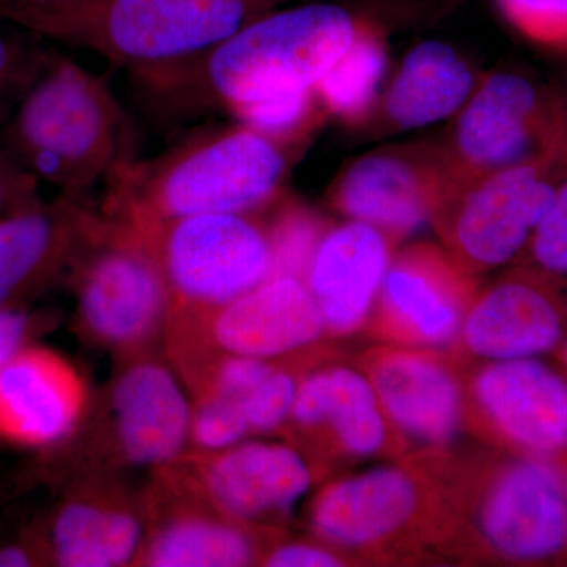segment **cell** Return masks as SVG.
Here are the masks:
<instances>
[{"mask_svg": "<svg viewBox=\"0 0 567 567\" xmlns=\"http://www.w3.org/2000/svg\"><path fill=\"white\" fill-rule=\"evenodd\" d=\"M394 245L382 230L350 219L324 233L305 282L328 336L347 338L369 323Z\"/></svg>", "mask_w": 567, "mask_h": 567, "instance_id": "19", "label": "cell"}, {"mask_svg": "<svg viewBox=\"0 0 567 567\" xmlns=\"http://www.w3.org/2000/svg\"><path fill=\"white\" fill-rule=\"evenodd\" d=\"M204 320L208 344L219 354L278 360L316 346L327 334L308 286L293 276H271Z\"/></svg>", "mask_w": 567, "mask_h": 567, "instance_id": "17", "label": "cell"}, {"mask_svg": "<svg viewBox=\"0 0 567 567\" xmlns=\"http://www.w3.org/2000/svg\"><path fill=\"white\" fill-rule=\"evenodd\" d=\"M331 224L305 205H287L267 226L274 275L293 276L305 281L317 246Z\"/></svg>", "mask_w": 567, "mask_h": 567, "instance_id": "27", "label": "cell"}, {"mask_svg": "<svg viewBox=\"0 0 567 567\" xmlns=\"http://www.w3.org/2000/svg\"><path fill=\"white\" fill-rule=\"evenodd\" d=\"M477 290L443 246L417 244L393 254L372 309V334L390 346L440 350L457 346Z\"/></svg>", "mask_w": 567, "mask_h": 567, "instance_id": "11", "label": "cell"}, {"mask_svg": "<svg viewBox=\"0 0 567 567\" xmlns=\"http://www.w3.org/2000/svg\"><path fill=\"white\" fill-rule=\"evenodd\" d=\"M84 406L81 377L54 353L20 350L0 368V435L13 442H58L70 434Z\"/></svg>", "mask_w": 567, "mask_h": 567, "instance_id": "21", "label": "cell"}, {"mask_svg": "<svg viewBox=\"0 0 567 567\" xmlns=\"http://www.w3.org/2000/svg\"><path fill=\"white\" fill-rule=\"evenodd\" d=\"M39 181L0 147V218L39 204Z\"/></svg>", "mask_w": 567, "mask_h": 567, "instance_id": "33", "label": "cell"}, {"mask_svg": "<svg viewBox=\"0 0 567 567\" xmlns=\"http://www.w3.org/2000/svg\"><path fill=\"white\" fill-rule=\"evenodd\" d=\"M48 58L50 52L17 33L0 29V121L9 117L22 92L39 74Z\"/></svg>", "mask_w": 567, "mask_h": 567, "instance_id": "31", "label": "cell"}, {"mask_svg": "<svg viewBox=\"0 0 567 567\" xmlns=\"http://www.w3.org/2000/svg\"><path fill=\"white\" fill-rule=\"evenodd\" d=\"M193 406L174 372L159 360H137L115 380L112 416L123 456L164 465L185 450Z\"/></svg>", "mask_w": 567, "mask_h": 567, "instance_id": "20", "label": "cell"}, {"mask_svg": "<svg viewBox=\"0 0 567 567\" xmlns=\"http://www.w3.org/2000/svg\"><path fill=\"white\" fill-rule=\"evenodd\" d=\"M522 35L546 47L567 48V0H498Z\"/></svg>", "mask_w": 567, "mask_h": 567, "instance_id": "32", "label": "cell"}, {"mask_svg": "<svg viewBox=\"0 0 567 567\" xmlns=\"http://www.w3.org/2000/svg\"><path fill=\"white\" fill-rule=\"evenodd\" d=\"M54 554L65 567H117L140 558V517L125 506L96 498L70 503L54 525Z\"/></svg>", "mask_w": 567, "mask_h": 567, "instance_id": "25", "label": "cell"}, {"mask_svg": "<svg viewBox=\"0 0 567 567\" xmlns=\"http://www.w3.org/2000/svg\"><path fill=\"white\" fill-rule=\"evenodd\" d=\"M567 50V48H566ZM563 89V92H565V95H566V99H567V76H566V81H565V87H561Z\"/></svg>", "mask_w": 567, "mask_h": 567, "instance_id": "40", "label": "cell"}, {"mask_svg": "<svg viewBox=\"0 0 567 567\" xmlns=\"http://www.w3.org/2000/svg\"><path fill=\"white\" fill-rule=\"evenodd\" d=\"M134 227L158 260L173 311L181 308L185 317L210 315L274 275L267 226L252 215L213 213Z\"/></svg>", "mask_w": 567, "mask_h": 567, "instance_id": "8", "label": "cell"}, {"mask_svg": "<svg viewBox=\"0 0 567 567\" xmlns=\"http://www.w3.org/2000/svg\"><path fill=\"white\" fill-rule=\"evenodd\" d=\"M358 368L374 386L402 445L440 454L466 421V386L451 358L440 350L380 346Z\"/></svg>", "mask_w": 567, "mask_h": 567, "instance_id": "13", "label": "cell"}, {"mask_svg": "<svg viewBox=\"0 0 567 567\" xmlns=\"http://www.w3.org/2000/svg\"><path fill=\"white\" fill-rule=\"evenodd\" d=\"M309 524L324 544L342 550H383L423 528L445 536L434 473L406 465L379 466L328 484L312 499Z\"/></svg>", "mask_w": 567, "mask_h": 567, "instance_id": "10", "label": "cell"}, {"mask_svg": "<svg viewBox=\"0 0 567 567\" xmlns=\"http://www.w3.org/2000/svg\"><path fill=\"white\" fill-rule=\"evenodd\" d=\"M563 484H565V494L567 498V462L563 464Z\"/></svg>", "mask_w": 567, "mask_h": 567, "instance_id": "39", "label": "cell"}, {"mask_svg": "<svg viewBox=\"0 0 567 567\" xmlns=\"http://www.w3.org/2000/svg\"><path fill=\"white\" fill-rule=\"evenodd\" d=\"M284 0H71L17 14L25 31L102 55L134 78L194 61Z\"/></svg>", "mask_w": 567, "mask_h": 567, "instance_id": "4", "label": "cell"}, {"mask_svg": "<svg viewBox=\"0 0 567 567\" xmlns=\"http://www.w3.org/2000/svg\"><path fill=\"white\" fill-rule=\"evenodd\" d=\"M466 410L507 453L567 456V377L537 358L477 369L466 388Z\"/></svg>", "mask_w": 567, "mask_h": 567, "instance_id": "12", "label": "cell"}, {"mask_svg": "<svg viewBox=\"0 0 567 567\" xmlns=\"http://www.w3.org/2000/svg\"><path fill=\"white\" fill-rule=\"evenodd\" d=\"M514 267L532 271L567 295V175L527 251Z\"/></svg>", "mask_w": 567, "mask_h": 567, "instance_id": "28", "label": "cell"}, {"mask_svg": "<svg viewBox=\"0 0 567 567\" xmlns=\"http://www.w3.org/2000/svg\"><path fill=\"white\" fill-rule=\"evenodd\" d=\"M559 353H561V363L563 368H565V374L567 377V333L565 336V341H563L561 347H559Z\"/></svg>", "mask_w": 567, "mask_h": 567, "instance_id": "38", "label": "cell"}, {"mask_svg": "<svg viewBox=\"0 0 567 567\" xmlns=\"http://www.w3.org/2000/svg\"><path fill=\"white\" fill-rule=\"evenodd\" d=\"M483 458L454 470L434 454L432 472L445 509L446 535L466 547L513 563L557 559L567 550V498L563 465L554 458Z\"/></svg>", "mask_w": 567, "mask_h": 567, "instance_id": "5", "label": "cell"}, {"mask_svg": "<svg viewBox=\"0 0 567 567\" xmlns=\"http://www.w3.org/2000/svg\"><path fill=\"white\" fill-rule=\"evenodd\" d=\"M197 477L223 514L238 522L267 524L289 516L315 483V470L293 446L241 442L208 454Z\"/></svg>", "mask_w": 567, "mask_h": 567, "instance_id": "18", "label": "cell"}, {"mask_svg": "<svg viewBox=\"0 0 567 567\" xmlns=\"http://www.w3.org/2000/svg\"><path fill=\"white\" fill-rule=\"evenodd\" d=\"M287 142L240 125L189 137L111 183V213L145 227L213 213L254 215L289 173Z\"/></svg>", "mask_w": 567, "mask_h": 567, "instance_id": "3", "label": "cell"}, {"mask_svg": "<svg viewBox=\"0 0 567 567\" xmlns=\"http://www.w3.org/2000/svg\"><path fill=\"white\" fill-rule=\"evenodd\" d=\"M360 22L331 3L268 11L200 58L136 81L169 103L237 112L271 96L315 91L349 50Z\"/></svg>", "mask_w": 567, "mask_h": 567, "instance_id": "1", "label": "cell"}, {"mask_svg": "<svg viewBox=\"0 0 567 567\" xmlns=\"http://www.w3.org/2000/svg\"><path fill=\"white\" fill-rule=\"evenodd\" d=\"M31 565L28 551L20 547H7L0 550V567H21Z\"/></svg>", "mask_w": 567, "mask_h": 567, "instance_id": "37", "label": "cell"}, {"mask_svg": "<svg viewBox=\"0 0 567 567\" xmlns=\"http://www.w3.org/2000/svg\"><path fill=\"white\" fill-rule=\"evenodd\" d=\"M298 382L300 380L289 368L276 363L264 379L234 401L244 413L251 434H270L289 423Z\"/></svg>", "mask_w": 567, "mask_h": 567, "instance_id": "29", "label": "cell"}, {"mask_svg": "<svg viewBox=\"0 0 567 567\" xmlns=\"http://www.w3.org/2000/svg\"><path fill=\"white\" fill-rule=\"evenodd\" d=\"M566 142L567 99L563 89L520 71H494L480 81L451 132L439 142L440 196L546 155Z\"/></svg>", "mask_w": 567, "mask_h": 567, "instance_id": "6", "label": "cell"}, {"mask_svg": "<svg viewBox=\"0 0 567 567\" xmlns=\"http://www.w3.org/2000/svg\"><path fill=\"white\" fill-rule=\"evenodd\" d=\"M567 333V295L543 278L513 267L477 292L457 346L486 361L539 358L561 347Z\"/></svg>", "mask_w": 567, "mask_h": 567, "instance_id": "15", "label": "cell"}, {"mask_svg": "<svg viewBox=\"0 0 567 567\" xmlns=\"http://www.w3.org/2000/svg\"><path fill=\"white\" fill-rule=\"evenodd\" d=\"M251 434L244 413L230 399L215 393H200L193 406L189 440L205 454L229 450Z\"/></svg>", "mask_w": 567, "mask_h": 567, "instance_id": "30", "label": "cell"}, {"mask_svg": "<svg viewBox=\"0 0 567 567\" xmlns=\"http://www.w3.org/2000/svg\"><path fill=\"white\" fill-rule=\"evenodd\" d=\"M289 424L323 454L342 461L404 451L361 369L331 364L301 377Z\"/></svg>", "mask_w": 567, "mask_h": 567, "instance_id": "16", "label": "cell"}, {"mask_svg": "<svg viewBox=\"0 0 567 567\" xmlns=\"http://www.w3.org/2000/svg\"><path fill=\"white\" fill-rule=\"evenodd\" d=\"M268 567H338L346 566L344 558L331 548L311 543H287L268 551L262 559Z\"/></svg>", "mask_w": 567, "mask_h": 567, "instance_id": "34", "label": "cell"}, {"mask_svg": "<svg viewBox=\"0 0 567 567\" xmlns=\"http://www.w3.org/2000/svg\"><path fill=\"white\" fill-rule=\"evenodd\" d=\"M3 147L39 182L81 197L134 159V130L103 78L50 54L3 126Z\"/></svg>", "mask_w": 567, "mask_h": 567, "instance_id": "2", "label": "cell"}, {"mask_svg": "<svg viewBox=\"0 0 567 567\" xmlns=\"http://www.w3.org/2000/svg\"><path fill=\"white\" fill-rule=\"evenodd\" d=\"M440 189L439 142L398 145L354 159L331 186L330 204L398 244L431 221Z\"/></svg>", "mask_w": 567, "mask_h": 567, "instance_id": "14", "label": "cell"}, {"mask_svg": "<svg viewBox=\"0 0 567 567\" xmlns=\"http://www.w3.org/2000/svg\"><path fill=\"white\" fill-rule=\"evenodd\" d=\"M71 0H0V20L9 21L17 14L52 9Z\"/></svg>", "mask_w": 567, "mask_h": 567, "instance_id": "36", "label": "cell"}, {"mask_svg": "<svg viewBox=\"0 0 567 567\" xmlns=\"http://www.w3.org/2000/svg\"><path fill=\"white\" fill-rule=\"evenodd\" d=\"M388 55L382 37L371 25L360 22L349 50L316 85L320 106L349 125L371 118L385 78Z\"/></svg>", "mask_w": 567, "mask_h": 567, "instance_id": "26", "label": "cell"}, {"mask_svg": "<svg viewBox=\"0 0 567 567\" xmlns=\"http://www.w3.org/2000/svg\"><path fill=\"white\" fill-rule=\"evenodd\" d=\"M567 175V142L440 196L431 223L470 275L516 265Z\"/></svg>", "mask_w": 567, "mask_h": 567, "instance_id": "7", "label": "cell"}, {"mask_svg": "<svg viewBox=\"0 0 567 567\" xmlns=\"http://www.w3.org/2000/svg\"><path fill=\"white\" fill-rule=\"evenodd\" d=\"M111 218L82 251L80 315L102 344L136 349L159 333L173 300L145 235L121 216Z\"/></svg>", "mask_w": 567, "mask_h": 567, "instance_id": "9", "label": "cell"}, {"mask_svg": "<svg viewBox=\"0 0 567 567\" xmlns=\"http://www.w3.org/2000/svg\"><path fill=\"white\" fill-rule=\"evenodd\" d=\"M80 199L62 194L58 203L33 204L0 218V309L25 284L91 244L103 219Z\"/></svg>", "mask_w": 567, "mask_h": 567, "instance_id": "23", "label": "cell"}, {"mask_svg": "<svg viewBox=\"0 0 567 567\" xmlns=\"http://www.w3.org/2000/svg\"><path fill=\"white\" fill-rule=\"evenodd\" d=\"M475 70L453 47L423 41L409 51L371 118L379 134L424 128L456 117L476 91Z\"/></svg>", "mask_w": 567, "mask_h": 567, "instance_id": "22", "label": "cell"}, {"mask_svg": "<svg viewBox=\"0 0 567 567\" xmlns=\"http://www.w3.org/2000/svg\"><path fill=\"white\" fill-rule=\"evenodd\" d=\"M257 557L256 540L238 520L192 511L163 522L137 559L152 567H240Z\"/></svg>", "mask_w": 567, "mask_h": 567, "instance_id": "24", "label": "cell"}, {"mask_svg": "<svg viewBox=\"0 0 567 567\" xmlns=\"http://www.w3.org/2000/svg\"><path fill=\"white\" fill-rule=\"evenodd\" d=\"M24 333V317L0 309V368L20 352Z\"/></svg>", "mask_w": 567, "mask_h": 567, "instance_id": "35", "label": "cell"}]
</instances>
